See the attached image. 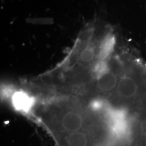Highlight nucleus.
Returning <instances> with one entry per match:
<instances>
[{
  "instance_id": "obj_1",
  "label": "nucleus",
  "mask_w": 146,
  "mask_h": 146,
  "mask_svg": "<svg viewBox=\"0 0 146 146\" xmlns=\"http://www.w3.org/2000/svg\"><path fill=\"white\" fill-rule=\"evenodd\" d=\"M85 118L78 111L70 110L63 114L61 118V126L65 131L69 133L78 132L83 128Z\"/></svg>"
},
{
  "instance_id": "obj_2",
  "label": "nucleus",
  "mask_w": 146,
  "mask_h": 146,
  "mask_svg": "<svg viewBox=\"0 0 146 146\" xmlns=\"http://www.w3.org/2000/svg\"><path fill=\"white\" fill-rule=\"evenodd\" d=\"M68 146H87L88 139L86 134L81 131L70 133L66 139Z\"/></svg>"
}]
</instances>
